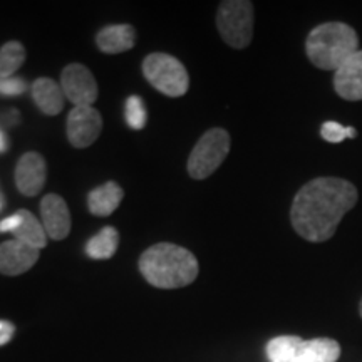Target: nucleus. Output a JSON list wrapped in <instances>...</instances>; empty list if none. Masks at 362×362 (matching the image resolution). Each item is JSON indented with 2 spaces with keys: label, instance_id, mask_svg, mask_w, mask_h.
<instances>
[{
  "label": "nucleus",
  "instance_id": "obj_1",
  "mask_svg": "<svg viewBox=\"0 0 362 362\" xmlns=\"http://www.w3.org/2000/svg\"><path fill=\"white\" fill-rule=\"evenodd\" d=\"M357 188L342 178H315L298 189L291 208L293 230L307 242L332 238L344 215L356 206Z\"/></svg>",
  "mask_w": 362,
  "mask_h": 362
},
{
  "label": "nucleus",
  "instance_id": "obj_2",
  "mask_svg": "<svg viewBox=\"0 0 362 362\" xmlns=\"http://www.w3.org/2000/svg\"><path fill=\"white\" fill-rule=\"evenodd\" d=\"M198 260L187 248L173 243L149 247L139 259V272L158 288H180L198 277Z\"/></svg>",
  "mask_w": 362,
  "mask_h": 362
},
{
  "label": "nucleus",
  "instance_id": "obj_3",
  "mask_svg": "<svg viewBox=\"0 0 362 362\" xmlns=\"http://www.w3.org/2000/svg\"><path fill=\"white\" fill-rule=\"evenodd\" d=\"M359 51V37L344 22H325L307 35L305 54L315 67L337 71L352 54Z\"/></svg>",
  "mask_w": 362,
  "mask_h": 362
},
{
  "label": "nucleus",
  "instance_id": "obj_4",
  "mask_svg": "<svg viewBox=\"0 0 362 362\" xmlns=\"http://www.w3.org/2000/svg\"><path fill=\"white\" fill-rule=\"evenodd\" d=\"M270 362H337L341 346L329 337L305 341L297 336H280L267 344Z\"/></svg>",
  "mask_w": 362,
  "mask_h": 362
},
{
  "label": "nucleus",
  "instance_id": "obj_5",
  "mask_svg": "<svg viewBox=\"0 0 362 362\" xmlns=\"http://www.w3.org/2000/svg\"><path fill=\"white\" fill-rule=\"evenodd\" d=\"M143 74L153 88L170 98L187 94L189 78L185 66L170 54H149L143 62Z\"/></svg>",
  "mask_w": 362,
  "mask_h": 362
},
{
  "label": "nucleus",
  "instance_id": "obj_6",
  "mask_svg": "<svg viewBox=\"0 0 362 362\" xmlns=\"http://www.w3.org/2000/svg\"><path fill=\"white\" fill-rule=\"evenodd\" d=\"M216 27L230 47L245 49L253 37V4L247 0L221 2L216 12Z\"/></svg>",
  "mask_w": 362,
  "mask_h": 362
},
{
  "label": "nucleus",
  "instance_id": "obj_7",
  "mask_svg": "<svg viewBox=\"0 0 362 362\" xmlns=\"http://www.w3.org/2000/svg\"><path fill=\"white\" fill-rule=\"evenodd\" d=\"M230 153V134L214 128L202 136L188 158V173L193 180H205L214 175Z\"/></svg>",
  "mask_w": 362,
  "mask_h": 362
},
{
  "label": "nucleus",
  "instance_id": "obj_8",
  "mask_svg": "<svg viewBox=\"0 0 362 362\" xmlns=\"http://www.w3.org/2000/svg\"><path fill=\"white\" fill-rule=\"evenodd\" d=\"M64 98L76 106H93L98 99V83L88 67L74 62L64 67L61 74Z\"/></svg>",
  "mask_w": 362,
  "mask_h": 362
},
{
  "label": "nucleus",
  "instance_id": "obj_9",
  "mask_svg": "<svg viewBox=\"0 0 362 362\" xmlns=\"http://www.w3.org/2000/svg\"><path fill=\"white\" fill-rule=\"evenodd\" d=\"M103 131V117L93 106H76L67 116V138L74 148H88Z\"/></svg>",
  "mask_w": 362,
  "mask_h": 362
},
{
  "label": "nucleus",
  "instance_id": "obj_10",
  "mask_svg": "<svg viewBox=\"0 0 362 362\" xmlns=\"http://www.w3.org/2000/svg\"><path fill=\"white\" fill-rule=\"evenodd\" d=\"M0 232H11L13 238L37 250L47 245V233H45L42 221L35 218L29 210H19L17 214L0 221Z\"/></svg>",
  "mask_w": 362,
  "mask_h": 362
},
{
  "label": "nucleus",
  "instance_id": "obj_11",
  "mask_svg": "<svg viewBox=\"0 0 362 362\" xmlns=\"http://www.w3.org/2000/svg\"><path fill=\"white\" fill-rule=\"evenodd\" d=\"M47 178L45 160L39 153L29 151L21 156L16 166V185L17 189L25 197H35L44 188Z\"/></svg>",
  "mask_w": 362,
  "mask_h": 362
},
{
  "label": "nucleus",
  "instance_id": "obj_12",
  "mask_svg": "<svg viewBox=\"0 0 362 362\" xmlns=\"http://www.w3.org/2000/svg\"><path fill=\"white\" fill-rule=\"evenodd\" d=\"M39 252L16 238L0 243V274L16 277L30 270L39 260Z\"/></svg>",
  "mask_w": 362,
  "mask_h": 362
},
{
  "label": "nucleus",
  "instance_id": "obj_13",
  "mask_svg": "<svg viewBox=\"0 0 362 362\" xmlns=\"http://www.w3.org/2000/svg\"><path fill=\"white\" fill-rule=\"evenodd\" d=\"M40 215L45 233L52 240H64L71 232V214L67 203L56 193L45 194L40 202Z\"/></svg>",
  "mask_w": 362,
  "mask_h": 362
},
{
  "label": "nucleus",
  "instance_id": "obj_14",
  "mask_svg": "<svg viewBox=\"0 0 362 362\" xmlns=\"http://www.w3.org/2000/svg\"><path fill=\"white\" fill-rule=\"evenodd\" d=\"M334 89L346 101H362V49L334 71Z\"/></svg>",
  "mask_w": 362,
  "mask_h": 362
},
{
  "label": "nucleus",
  "instance_id": "obj_15",
  "mask_svg": "<svg viewBox=\"0 0 362 362\" xmlns=\"http://www.w3.org/2000/svg\"><path fill=\"white\" fill-rule=\"evenodd\" d=\"M98 47L106 54H121L134 47L136 30L129 24L107 25L99 30L96 37Z\"/></svg>",
  "mask_w": 362,
  "mask_h": 362
},
{
  "label": "nucleus",
  "instance_id": "obj_16",
  "mask_svg": "<svg viewBox=\"0 0 362 362\" xmlns=\"http://www.w3.org/2000/svg\"><path fill=\"white\" fill-rule=\"evenodd\" d=\"M33 99L35 106L39 107L44 115L56 116L64 110V93L56 81L49 78H39L33 84Z\"/></svg>",
  "mask_w": 362,
  "mask_h": 362
},
{
  "label": "nucleus",
  "instance_id": "obj_17",
  "mask_svg": "<svg viewBox=\"0 0 362 362\" xmlns=\"http://www.w3.org/2000/svg\"><path fill=\"white\" fill-rule=\"evenodd\" d=\"M124 192L116 181H107L88 194L89 211L96 216H110L123 202Z\"/></svg>",
  "mask_w": 362,
  "mask_h": 362
},
{
  "label": "nucleus",
  "instance_id": "obj_18",
  "mask_svg": "<svg viewBox=\"0 0 362 362\" xmlns=\"http://www.w3.org/2000/svg\"><path fill=\"white\" fill-rule=\"evenodd\" d=\"M119 245V233L115 226H104L86 245V253L94 260L111 259Z\"/></svg>",
  "mask_w": 362,
  "mask_h": 362
},
{
  "label": "nucleus",
  "instance_id": "obj_19",
  "mask_svg": "<svg viewBox=\"0 0 362 362\" xmlns=\"http://www.w3.org/2000/svg\"><path fill=\"white\" fill-rule=\"evenodd\" d=\"M25 62V49L17 40L4 44L0 47V79L12 78Z\"/></svg>",
  "mask_w": 362,
  "mask_h": 362
},
{
  "label": "nucleus",
  "instance_id": "obj_20",
  "mask_svg": "<svg viewBox=\"0 0 362 362\" xmlns=\"http://www.w3.org/2000/svg\"><path fill=\"white\" fill-rule=\"evenodd\" d=\"M126 123L133 129H143L146 126V110H144V103L139 96H129L126 99Z\"/></svg>",
  "mask_w": 362,
  "mask_h": 362
},
{
  "label": "nucleus",
  "instance_id": "obj_21",
  "mask_svg": "<svg viewBox=\"0 0 362 362\" xmlns=\"http://www.w3.org/2000/svg\"><path fill=\"white\" fill-rule=\"evenodd\" d=\"M320 136L325 139L327 143H341L347 138H356L357 131L352 126H342L339 123H334V121H327V123L322 124L320 128Z\"/></svg>",
  "mask_w": 362,
  "mask_h": 362
},
{
  "label": "nucleus",
  "instance_id": "obj_22",
  "mask_svg": "<svg viewBox=\"0 0 362 362\" xmlns=\"http://www.w3.org/2000/svg\"><path fill=\"white\" fill-rule=\"evenodd\" d=\"M25 81L16 78V76L0 79V94H2V96H19V94L25 93Z\"/></svg>",
  "mask_w": 362,
  "mask_h": 362
},
{
  "label": "nucleus",
  "instance_id": "obj_23",
  "mask_svg": "<svg viewBox=\"0 0 362 362\" xmlns=\"http://www.w3.org/2000/svg\"><path fill=\"white\" fill-rule=\"evenodd\" d=\"M13 332H16V327H13L12 322H8V320H0V346H4V344L11 341Z\"/></svg>",
  "mask_w": 362,
  "mask_h": 362
},
{
  "label": "nucleus",
  "instance_id": "obj_24",
  "mask_svg": "<svg viewBox=\"0 0 362 362\" xmlns=\"http://www.w3.org/2000/svg\"><path fill=\"white\" fill-rule=\"evenodd\" d=\"M8 146H11V143H8L7 134L4 133L2 129H0V155H2V153H6L7 149H8Z\"/></svg>",
  "mask_w": 362,
  "mask_h": 362
},
{
  "label": "nucleus",
  "instance_id": "obj_25",
  "mask_svg": "<svg viewBox=\"0 0 362 362\" xmlns=\"http://www.w3.org/2000/svg\"><path fill=\"white\" fill-rule=\"evenodd\" d=\"M359 314L362 317V298H361V302H359Z\"/></svg>",
  "mask_w": 362,
  "mask_h": 362
},
{
  "label": "nucleus",
  "instance_id": "obj_26",
  "mask_svg": "<svg viewBox=\"0 0 362 362\" xmlns=\"http://www.w3.org/2000/svg\"><path fill=\"white\" fill-rule=\"evenodd\" d=\"M0 210H2V197H0Z\"/></svg>",
  "mask_w": 362,
  "mask_h": 362
}]
</instances>
